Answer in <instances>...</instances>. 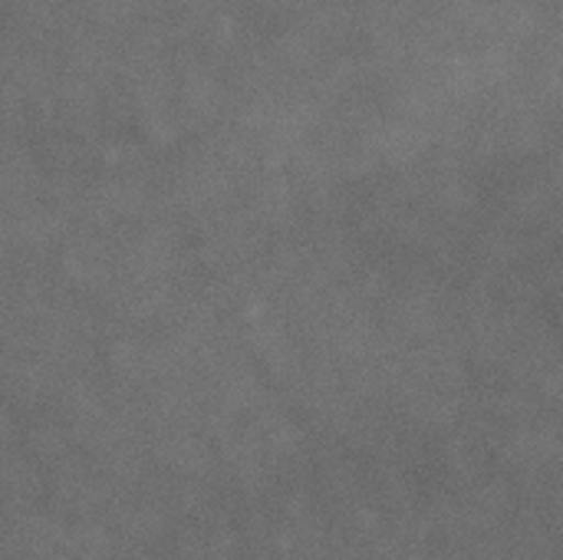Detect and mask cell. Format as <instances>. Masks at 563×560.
<instances>
[]
</instances>
